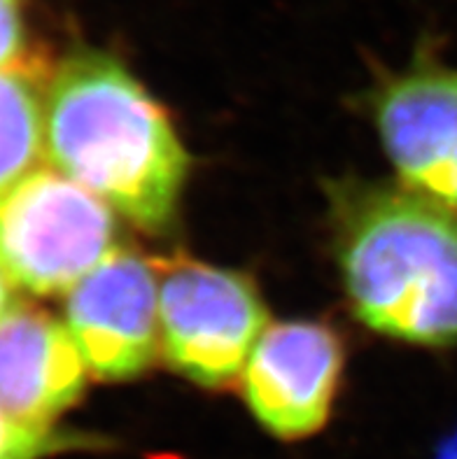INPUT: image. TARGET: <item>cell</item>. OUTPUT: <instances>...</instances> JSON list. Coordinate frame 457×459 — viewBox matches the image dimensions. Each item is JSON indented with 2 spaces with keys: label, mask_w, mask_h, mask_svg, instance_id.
<instances>
[{
  "label": "cell",
  "mask_w": 457,
  "mask_h": 459,
  "mask_svg": "<svg viewBox=\"0 0 457 459\" xmlns=\"http://www.w3.org/2000/svg\"><path fill=\"white\" fill-rule=\"evenodd\" d=\"M245 275L178 259L159 271V325L168 364L201 387L220 390L243 376L268 317Z\"/></svg>",
  "instance_id": "277c9868"
},
{
  "label": "cell",
  "mask_w": 457,
  "mask_h": 459,
  "mask_svg": "<svg viewBox=\"0 0 457 459\" xmlns=\"http://www.w3.org/2000/svg\"><path fill=\"white\" fill-rule=\"evenodd\" d=\"M108 204L58 170H31L0 194V268L31 294L70 291L115 252Z\"/></svg>",
  "instance_id": "3957f363"
},
{
  "label": "cell",
  "mask_w": 457,
  "mask_h": 459,
  "mask_svg": "<svg viewBox=\"0 0 457 459\" xmlns=\"http://www.w3.org/2000/svg\"><path fill=\"white\" fill-rule=\"evenodd\" d=\"M45 103L38 61L0 68V194L26 178L45 150Z\"/></svg>",
  "instance_id": "9c48e42d"
},
{
  "label": "cell",
  "mask_w": 457,
  "mask_h": 459,
  "mask_svg": "<svg viewBox=\"0 0 457 459\" xmlns=\"http://www.w3.org/2000/svg\"><path fill=\"white\" fill-rule=\"evenodd\" d=\"M331 204L359 320L409 343L457 345V212L404 185L338 186Z\"/></svg>",
  "instance_id": "7a4b0ae2"
},
{
  "label": "cell",
  "mask_w": 457,
  "mask_h": 459,
  "mask_svg": "<svg viewBox=\"0 0 457 459\" xmlns=\"http://www.w3.org/2000/svg\"><path fill=\"white\" fill-rule=\"evenodd\" d=\"M66 326L99 380L145 373L162 352L159 271L134 252H110L68 291Z\"/></svg>",
  "instance_id": "5b68a950"
},
{
  "label": "cell",
  "mask_w": 457,
  "mask_h": 459,
  "mask_svg": "<svg viewBox=\"0 0 457 459\" xmlns=\"http://www.w3.org/2000/svg\"><path fill=\"white\" fill-rule=\"evenodd\" d=\"M12 310V290H10V278L3 273L0 268V320L5 317Z\"/></svg>",
  "instance_id": "7c38bea8"
},
{
  "label": "cell",
  "mask_w": 457,
  "mask_h": 459,
  "mask_svg": "<svg viewBox=\"0 0 457 459\" xmlns=\"http://www.w3.org/2000/svg\"><path fill=\"white\" fill-rule=\"evenodd\" d=\"M26 3L0 0V68L26 61Z\"/></svg>",
  "instance_id": "8fae6325"
},
{
  "label": "cell",
  "mask_w": 457,
  "mask_h": 459,
  "mask_svg": "<svg viewBox=\"0 0 457 459\" xmlns=\"http://www.w3.org/2000/svg\"><path fill=\"white\" fill-rule=\"evenodd\" d=\"M374 117L404 186L457 212V70L420 61L390 77Z\"/></svg>",
  "instance_id": "52a82bcc"
},
{
  "label": "cell",
  "mask_w": 457,
  "mask_h": 459,
  "mask_svg": "<svg viewBox=\"0 0 457 459\" xmlns=\"http://www.w3.org/2000/svg\"><path fill=\"white\" fill-rule=\"evenodd\" d=\"M343 371V343L322 322L267 326L243 368L250 413L283 441L306 438L324 427Z\"/></svg>",
  "instance_id": "8992f818"
},
{
  "label": "cell",
  "mask_w": 457,
  "mask_h": 459,
  "mask_svg": "<svg viewBox=\"0 0 457 459\" xmlns=\"http://www.w3.org/2000/svg\"><path fill=\"white\" fill-rule=\"evenodd\" d=\"M108 443L89 434L57 427L23 425L0 411V459H52L66 453L105 448Z\"/></svg>",
  "instance_id": "30bf717a"
},
{
  "label": "cell",
  "mask_w": 457,
  "mask_h": 459,
  "mask_svg": "<svg viewBox=\"0 0 457 459\" xmlns=\"http://www.w3.org/2000/svg\"><path fill=\"white\" fill-rule=\"evenodd\" d=\"M45 152L54 170L143 231L175 224L189 157L163 108L122 61L82 49L47 87Z\"/></svg>",
  "instance_id": "6da1fadb"
},
{
  "label": "cell",
  "mask_w": 457,
  "mask_h": 459,
  "mask_svg": "<svg viewBox=\"0 0 457 459\" xmlns=\"http://www.w3.org/2000/svg\"><path fill=\"white\" fill-rule=\"evenodd\" d=\"M87 371L66 322L29 306L0 320V411L10 418L54 427L84 394Z\"/></svg>",
  "instance_id": "ba28073f"
}]
</instances>
